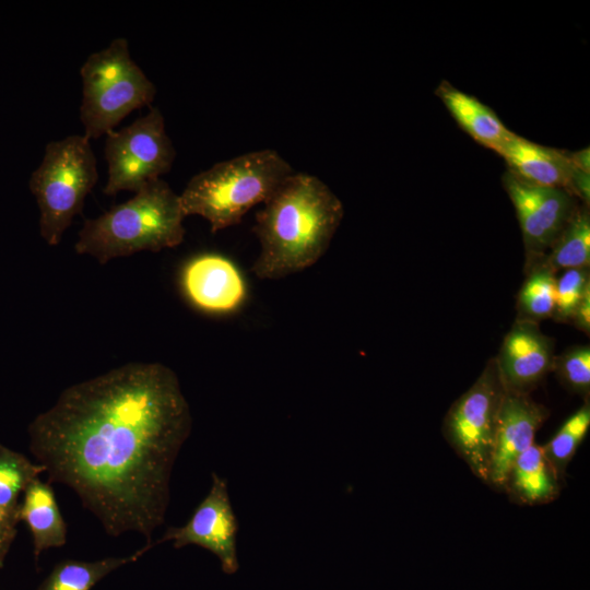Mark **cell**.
Here are the masks:
<instances>
[{
	"label": "cell",
	"mask_w": 590,
	"mask_h": 590,
	"mask_svg": "<svg viewBox=\"0 0 590 590\" xmlns=\"http://www.w3.org/2000/svg\"><path fill=\"white\" fill-rule=\"evenodd\" d=\"M191 426L175 371L128 363L66 388L28 425V449L48 482L71 488L107 534L137 532L150 544Z\"/></svg>",
	"instance_id": "obj_1"
},
{
	"label": "cell",
	"mask_w": 590,
	"mask_h": 590,
	"mask_svg": "<svg viewBox=\"0 0 590 590\" xmlns=\"http://www.w3.org/2000/svg\"><path fill=\"white\" fill-rule=\"evenodd\" d=\"M343 214L341 200L321 179L294 172L256 215L260 252L252 273L276 280L314 266L328 250Z\"/></svg>",
	"instance_id": "obj_2"
},
{
	"label": "cell",
	"mask_w": 590,
	"mask_h": 590,
	"mask_svg": "<svg viewBox=\"0 0 590 590\" xmlns=\"http://www.w3.org/2000/svg\"><path fill=\"white\" fill-rule=\"evenodd\" d=\"M185 217L179 194L166 181L156 179L128 201L86 220L74 250L104 264L140 251L174 248L184 240Z\"/></svg>",
	"instance_id": "obj_3"
},
{
	"label": "cell",
	"mask_w": 590,
	"mask_h": 590,
	"mask_svg": "<svg viewBox=\"0 0 590 590\" xmlns=\"http://www.w3.org/2000/svg\"><path fill=\"white\" fill-rule=\"evenodd\" d=\"M295 170L271 149L215 163L190 178L181 194L185 216L205 219L211 232L238 224L255 205L264 203Z\"/></svg>",
	"instance_id": "obj_4"
},
{
	"label": "cell",
	"mask_w": 590,
	"mask_h": 590,
	"mask_svg": "<svg viewBox=\"0 0 590 590\" xmlns=\"http://www.w3.org/2000/svg\"><path fill=\"white\" fill-rule=\"evenodd\" d=\"M80 75V119L90 140L115 130L131 111L150 106L156 95L154 83L133 61L128 40L122 37L91 54Z\"/></svg>",
	"instance_id": "obj_5"
},
{
	"label": "cell",
	"mask_w": 590,
	"mask_h": 590,
	"mask_svg": "<svg viewBox=\"0 0 590 590\" xmlns=\"http://www.w3.org/2000/svg\"><path fill=\"white\" fill-rule=\"evenodd\" d=\"M97 180L96 156L84 134H71L46 144L42 163L32 173L28 186L39 209V234L49 246L60 244Z\"/></svg>",
	"instance_id": "obj_6"
},
{
	"label": "cell",
	"mask_w": 590,
	"mask_h": 590,
	"mask_svg": "<svg viewBox=\"0 0 590 590\" xmlns=\"http://www.w3.org/2000/svg\"><path fill=\"white\" fill-rule=\"evenodd\" d=\"M104 153L107 180L103 191L107 196L137 192L161 179L172 169L176 157L164 116L157 107H151L129 126L108 132Z\"/></svg>",
	"instance_id": "obj_7"
},
{
	"label": "cell",
	"mask_w": 590,
	"mask_h": 590,
	"mask_svg": "<svg viewBox=\"0 0 590 590\" xmlns=\"http://www.w3.org/2000/svg\"><path fill=\"white\" fill-rule=\"evenodd\" d=\"M506 388L495 358L449 410L446 437L472 472L487 481L495 430Z\"/></svg>",
	"instance_id": "obj_8"
},
{
	"label": "cell",
	"mask_w": 590,
	"mask_h": 590,
	"mask_svg": "<svg viewBox=\"0 0 590 590\" xmlns=\"http://www.w3.org/2000/svg\"><path fill=\"white\" fill-rule=\"evenodd\" d=\"M211 476L210 491L189 520L181 527H168L163 536L152 543L155 546L173 542L175 548L201 546L220 559L223 573L233 575L239 567L236 547L238 520L231 504L227 480L215 472Z\"/></svg>",
	"instance_id": "obj_9"
},
{
	"label": "cell",
	"mask_w": 590,
	"mask_h": 590,
	"mask_svg": "<svg viewBox=\"0 0 590 590\" xmlns=\"http://www.w3.org/2000/svg\"><path fill=\"white\" fill-rule=\"evenodd\" d=\"M520 224L528 256L536 260L555 243L576 211V198L566 189L528 182L509 170L503 175Z\"/></svg>",
	"instance_id": "obj_10"
},
{
	"label": "cell",
	"mask_w": 590,
	"mask_h": 590,
	"mask_svg": "<svg viewBox=\"0 0 590 590\" xmlns=\"http://www.w3.org/2000/svg\"><path fill=\"white\" fill-rule=\"evenodd\" d=\"M554 345L538 322L518 319L495 358L507 391L527 394L553 369Z\"/></svg>",
	"instance_id": "obj_11"
},
{
	"label": "cell",
	"mask_w": 590,
	"mask_h": 590,
	"mask_svg": "<svg viewBox=\"0 0 590 590\" xmlns=\"http://www.w3.org/2000/svg\"><path fill=\"white\" fill-rule=\"evenodd\" d=\"M547 416L545 408L528 394L506 390L498 414L487 482L506 486L517 458L534 444L536 430Z\"/></svg>",
	"instance_id": "obj_12"
},
{
	"label": "cell",
	"mask_w": 590,
	"mask_h": 590,
	"mask_svg": "<svg viewBox=\"0 0 590 590\" xmlns=\"http://www.w3.org/2000/svg\"><path fill=\"white\" fill-rule=\"evenodd\" d=\"M180 284L187 299L210 314L235 311L246 298V283L238 268L215 253L189 260L181 270Z\"/></svg>",
	"instance_id": "obj_13"
},
{
	"label": "cell",
	"mask_w": 590,
	"mask_h": 590,
	"mask_svg": "<svg viewBox=\"0 0 590 590\" xmlns=\"http://www.w3.org/2000/svg\"><path fill=\"white\" fill-rule=\"evenodd\" d=\"M496 153L504 157L508 170L517 177L534 185L567 190L574 168L569 152L512 133Z\"/></svg>",
	"instance_id": "obj_14"
},
{
	"label": "cell",
	"mask_w": 590,
	"mask_h": 590,
	"mask_svg": "<svg viewBox=\"0 0 590 590\" xmlns=\"http://www.w3.org/2000/svg\"><path fill=\"white\" fill-rule=\"evenodd\" d=\"M17 516L31 531L36 560L44 551L67 543V524L49 482L37 477L26 487Z\"/></svg>",
	"instance_id": "obj_15"
},
{
	"label": "cell",
	"mask_w": 590,
	"mask_h": 590,
	"mask_svg": "<svg viewBox=\"0 0 590 590\" xmlns=\"http://www.w3.org/2000/svg\"><path fill=\"white\" fill-rule=\"evenodd\" d=\"M457 123L479 144L497 152L512 135L495 111L473 95L444 81L436 90Z\"/></svg>",
	"instance_id": "obj_16"
},
{
	"label": "cell",
	"mask_w": 590,
	"mask_h": 590,
	"mask_svg": "<svg viewBox=\"0 0 590 590\" xmlns=\"http://www.w3.org/2000/svg\"><path fill=\"white\" fill-rule=\"evenodd\" d=\"M558 479L543 448L533 444L514 462L506 486L523 503L536 504L557 494Z\"/></svg>",
	"instance_id": "obj_17"
},
{
	"label": "cell",
	"mask_w": 590,
	"mask_h": 590,
	"mask_svg": "<svg viewBox=\"0 0 590 590\" xmlns=\"http://www.w3.org/2000/svg\"><path fill=\"white\" fill-rule=\"evenodd\" d=\"M145 544L131 555L105 557L97 560L64 559L58 563L43 580L38 590H91L97 582L116 569L138 560L153 548Z\"/></svg>",
	"instance_id": "obj_18"
},
{
	"label": "cell",
	"mask_w": 590,
	"mask_h": 590,
	"mask_svg": "<svg viewBox=\"0 0 590 590\" xmlns=\"http://www.w3.org/2000/svg\"><path fill=\"white\" fill-rule=\"evenodd\" d=\"M550 252L536 259L534 266L553 270L589 268L590 264V213L589 206L577 208L562 231Z\"/></svg>",
	"instance_id": "obj_19"
},
{
	"label": "cell",
	"mask_w": 590,
	"mask_h": 590,
	"mask_svg": "<svg viewBox=\"0 0 590 590\" xmlns=\"http://www.w3.org/2000/svg\"><path fill=\"white\" fill-rule=\"evenodd\" d=\"M45 468L0 442V508L19 511L20 496Z\"/></svg>",
	"instance_id": "obj_20"
},
{
	"label": "cell",
	"mask_w": 590,
	"mask_h": 590,
	"mask_svg": "<svg viewBox=\"0 0 590 590\" xmlns=\"http://www.w3.org/2000/svg\"><path fill=\"white\" fill-rule=\"evenodd\" d=\"M518 295V310L522 320L538 322L553 317L555 310V272L534 266Z\"/></svg>",
	"instance_id": "obj_21"
},
{
	"label": "cell",
	"mask_w": 590,
	"mask_h": 590,
	"mask_svg": "<svg viewBox=\"0 0 590 590\" xmlns=\"http://www.w3.org/2000/svg\"><path fill=\"white\" fill-rule=\"evenodd\" d=\"M590 427V406L585 403L558 428L543 451L559 476L575 455Z\"/></svg>",
	"instance_id": "obj_22"
},
{
	"label": "cell",
	"mask_w": 590,
	"mask_h": 590,
	"mask_svg": "<svg viewBox=\"0 0 590 590\" xmlns=\"http://www.w3.org/2000/svg\"><path fill=\"white\" fill-rule=\"evenodd\" d=\"M560 381L571 391L588 396L590 391V347L575 345L558 357L555 356L553 369Z\"/></svg>",
	"instance_id": "obj_23"
},
{
	"label": "cell",
	"mask_w": 590,
	"mask_h": 590,
	"mask_svg": "<svg viewBox=\"0 0 590 590\" xmlns=\"http://www.w3.org/2000/svg\"><path fill=\"white\" fill-rule=\"evenodd\" d=\"M589 288V268L564 270L563 274L556 278L553 317L557 321H570L577 305Z\"/></svg>",
	"instance_id": "obj_24"
},
{
	"label": "cell",
	"mask_w": 590,
	"mask_h": 590,
	"mask_svg": "<svg viewBox=\"0 0 590 590\" xmlns=\"http://www.w3.org/2000/svg\"><path fill=\"white\" fill-rule=\"evenodd\" d=\"M19 521L17 511L0 508V568L3 567L7 554L15 539Z\"/></svg>",
	"instance_id": "obj_25"
},
{
	"label": "cell",
	"mask_w": 590,
	"mask_h": 590,
	"mask_svg": "<svg viewBox=\"0 0 590 590\" xmlns=\"http://www.w3.org/2000/svg\"><path fill=\"white\" fill-rule=\"evenodd\" d=\"M567 190L575 197L582 200L589 206L590 202V173H586L574 166Z\"/></svg>",
	"instance_id": "obj_26"
},
{
	"label": "cell",
	"mask_w": 590,
	"mask_h": 590,
	"mask_svg": "<svg viewBox=\"0 0 590 590\" xmlns=\"http://www.w3.org/2000/svg\"><path fill=\"white\" fill-rule=\"evenodd\" d=\"M577 329L589 333L590 331V288L583 294L577 305L571 320Z\"/></svg>",
	"instance_id": "obj_27"
},
{
	"label": "cell",
	"mask_w": 590,
	"mask_h": 590,
	"mask_svg": "<svg viewBox=\"0 0 590 590\" xmlns=\"http://www.w3.org/2000/svg\"><path fill=\"white\" fill-rule=\"evenodd\" d=\"M571 164L586 173H590V150L585 148L577 152L569 153Z\"/></svg>",
	"instance_id": "obj_28"
}]
</instances>
